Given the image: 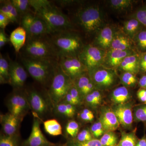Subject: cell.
Segmentation results:
<instances>
[{
	"label": "cell",
	"mask_w": 146,
	"mask_h": 146,
	"mask_svg": "<svg viewBox=\"0 0 146 146\" xmlns=\"http://www.w3.org/2000/svg\"><path fill=\"white\" fill-rule=\"evenodd\" d=\"M30 2L34 13L46 24L50 35L72 29L70 18L50 2L47 0H30Z\"/></svg>",
	"instance_id": "6da1fadb"
},
{
	"label": "cell",
	"mask_w": 146,
	"mask_h": 146,
	"mask_svg": "<svg viewBox=\"0 0 146 146\" xmlns=\"http://www.w3.org/2000/svg\"><path fill=\"white\" fill-rule=\"evenodd\" d=\"M50 38L58 57H78L85 45L81 37L72 31L50 35Z\"/></svg>",
	"instance_id": "7a4b0ae2"
},
{
	"label": "cell",
	"mask_w": 146,
	"mask_h": 146,
	"mask_svg": "<svg viewBox=\"0 0 146 146\" xmlns=\"http://www.w3.org/2000/svg\"><path fill=\"white\" fill-rule=\"evenodd\" d=\"M23 50V56L25 57L52 60L58 59L49 35L27 36Z\"/></svg>",
	"instance_id": "3957f363"
},
{
	"label": "cell",
	"mask_w": 146,
	"mask_h": 146,
	"mask_svg": "<svg viewBox=\"0 0 146 146\" xmlns=\"http://www.w3.org/2000/svg\"><path fill=\"white\" fill-rule=\"evenodd\" d=\"M22 64L35 80L42 84L52 80L58 60L38 59L23 56Z\"/></svg>",
	"instance_id": "277c9868"
},
{
	"label": "cell",
	"mask_w": 146,
	"mask_h": 146,
	"mask_svg": "<svg viewBox=\"0 0 146 146\" xmlns=\"http://www.w3.org/2000/svg\"><path fill=\"white\" fill-rule=\"evenodd\" d=\"M76 16L79 25L86 34H97L104 27V16L98 6L82 7L78 11Z\"/></svg>",
	"instance_id": "5b68a950"
},
{
	"label": "cell",
	"mask_w": 146,
	"mask_h": 146,
	"mask_svg": "<svg viewBox=\"0 0 146 146\" xmlns=\"http://www.w3.org/2000/svg\"><path fill=\"white\" fill-rule=\"evenodd\" d=\"M74 84L73 80L63 72L57 63L49 90L53 103L56 105L61 102Z\"/></svg>",
	"instance_id": "8992f818"
},
{
	"label": "cell",
	"mask_w": 146,
	"mask_h": 146,
	"mask_svg": "<svg viewBox=\"0 0 146 146\" xmlns=\"http://www.w3.org/2000/svg\"><path fill=\"white\" fill-rule=\"evenodd\" d=\"M106 53V51L93 44H88L84 46L78 57L88 72L102 66Z\"/></svg>",
	"instance_id": "52a82bcc"
},
{
	"label": "cell",
	"mask_w": 146,
	"mask_h": 146,
	"mask_svg": "<svg viewBox=\"0 0 146 146\" xmlns=\"http://www.w3.org/2000/svg\"><path fill=\"white\" fill-rule=\"evenodd\" d=\"M21 26L27 32V36H36L50 35V32L46 24L34 11L22 16Z\"/></svg>",
	"instance_id": "ba28073f"
},
{
	"label": "cell",
	"mask_w": 146,
	"mask_h": 146,
	"mask_svg": "<svg viewBox=\"0 0 146 146\" xmlns=\"http://www.w3.org/2000/svg\"><path fill=\"white\" fill-rule=\"evenodd\" d=\"M88 73L96 88L100 90L109 89L115 84L117 80V74L115 71L103 66Z\"/></svg>",
	"instance_id": "9c48e42d"
},
{
	"label": "cell",
	"mask_w": 146,
	"mask_h": 146,
	"mask_svg": "<svg viewBox=\"0 0 146 146\" xmlns=\"http://www.w3.org/2000/svg\"><path fill=\"white\" fill-rule=\"evenodd\" d=\"M58 63L61 70L72 80L88 72L87 69L78 57L75 56H60Z\"/></svg>",
	"instance_id": "30bf717a"
},
{
	"label": "cell",
	"mask_w": 146,
	"mask_h": 146,
	"mask_svg": "<svg viewBox=\"0 0 146 146\" xmlns=\"http://www.w3.org/2000/svg\"><path fill=\"white\" fill-rule=\"evenodd\" d=\"M9 112L19 119H23L30 107L27 97L20 93L12 94L8 100Z\"/></svg>",
	"instance_id": "8fae6325"
},
{
	"label": "cell",
	"mask_w": 146,
	"mask_h": 146,
	"mask_svg": "<svg viewBox=\"0 0 146 146\" xmlns=\"http://www.w3.org/2000/svg\"><path fill=\"white\" fill-rule=\"evenodd\" d=\"M10 64L9 83L15 89L23 88L28 77L27 72L23 65L9 59Z\"/></svg>",
	"instance_id": "7c38bea8"
},
{
	"label": "cell",
	"mask_w": 146,
	"mask_h": 146,
	"mask_svg": "<svg viewBox=\"0 0 146 146\" xmlns=\"http://www.w3.org/2000/svg\"><path fill=\"white\" fill-rule=\"evenodd\" d=\"M48 141L42 133L40 127V121L34 118L30 135L24 141L22 146H54Z\"/></svg>",
	"instance_id": "4fadbf2b"
},
{
	"label": "cell",
	"mask_w": 146,
	"mask_h": 146,
	"mask_svg": "<svg viewBox=\"0 0 146 146\" xmlns=\"http://www.w3.org/2000/svg\"><path fill=\"white\" fill-rule=\"evenodd\" d=\"M117 30L111 26L104 27L97 33L93 45L102 49L107 51L110 48Z\"/></svg>",
	"instance_id": "5bb4252c"
},
{
	"label": "cell",
	"mask_w": 146,
	"mask_h": 146,
	"mask_svg": "<svg viewBox=\"0 0 146 146\" xmlns=\"http://www.w3.org/2000/svg\"><path fill=\"white\" fill-rule=\"evenodd\" d=\"M135 53L133 50H108L106 51L104 62L102 66L112 70L114 68H118L122 61L126 57Z\"/></svg>",
	"instance_id": "9a60e30c"
},
{
	"label": "cell",
	"mask_w": 146,
	"mask_h": 146,
	"mask_svg": "<svg viewBox=\"0 0 146 146\" xmlns=\"http://www.w3.org/2000/svg\"><path fill=\"white\" fill-rule=\"evenodd\" d=\"M30 107L36 115L41 117L48 112L47 102L41 94L35 90L28 92L27 97Z\"/></svg>",
	"instance_id": "2e32d148"
},
{
	"label": "cell",
	"mask_w": 146,
	"mask_h": 146,
	"mask_svg": "<svg viewBox=\"0 0 146 146\" xmlns=\"http://www.w3.org/2000/svg\"><path fill=\"white\" fill-rule=\"evenodd\" d=\"M120 124L124 127H129L132 125L133 115L130 104H124L119 105L113 110Z\"/></svg>",
	"instance_id": "e0dca14e"
},
{
	"label": "cell",
	"mask_w": 146,
	"mask_h": 146,
	"mask_svg": "<svg viewBox=\"0 0 146 146\" xmlns=\"http://www.w3.org/2000/svg\"><path fill=\"white\" fill-rule=\"evenodd\" d=\"M1 117V122L5 134L8 136L17 134L16 132L21 122V119L10 112L3 115Z\"/></svg>",
	"instance_id": "ac0fdd59"
},
{
	"label": "cell",
	"mask_w": 146,
	"mask_h": 146,
	"mask_svg": "<svg viewBox=\"0 0 146 146\" xmlns=\"http://www.w3.org/2000/svg\"><path fill=\"white\" fill-rule=\"evenodd\" d=\"M104 130L105 132L113 131L117 129L120 123L114 111L109 109L103 110L100 117Z\"/></svg>",
	"instance_id": "d6986e66"
},
{
	"label": "cell",
	"mask_w": 146,
	"mask_h": 146,
	"mask_svg": "<svg viewBox=\"0 0 146 146\" xmlns=\"http://www.w3.org/2000/svg\"><path fill=\"white\" fill-rule=\"evenodd\" d=\"M133 40L123 32L117 31L109 49L127 50H133Z\"/></svg>",
	"instance_id": "ffe728a7"
},
{
	"label": "cell",
	"mask_w": 146,
	"mask_h": 146,
	"mask_svg": "<svg viewBox=\"0 0 146 146\" xmlns=\"http://www.w3.org/2000/svg\"><path fill=\"white\" fill-rule=\"evenodd\" d=\"M9 38L15 51L17 53L19 52L25 44L27 39V32L23 27H18L11 32Z\"/></svg>",
	"instance_id": "44dd1931"
},
{
	"label": "cell",
	"mask_w": 146,
	"mask_h": 146,
	"mask_svg": "<svg viewBox=\"0 0 146 146\" xmlns=\"http://www.w3.org/2000/svg\"><path fill=\"white\" fill-rule=\"evenodd\" d=\"M139 60L140 56L135 53L126 57L118 68L124 72H128L135 74L140 70Z\"/></svg>",
	"instance_id": "7402d4cb"
},
{
	"label": "cell",
	"mask_w": 146,
	"mask_h": 146,
	"mask_svg": "<svg viewBox=\"0 0 146 146\" xmlns=\"http://www.w3.org/2000/svg\"><path fill=\"white\" fill-rule=\"evenodd\" d=\"M143 26L136 19L133 18L125 21L123 27V32L133 40L135 36L143 30Z\"/></svg>",
	"instance_id": "603a6c76"
},
{
	"label": "cell",
	"mask_w": 146,
	"mask_h": 146,
	"mask_svg": "<svg viewBox=\"0 0 146 146\" xmlns=\"http://www.w3.org/2000/svg\"><path fill=\"white\" fill-rule=\"evenodd\" d=\"M130 92L125 86H120L115 89L111 95V99L115 104H124L130 98Z\"/></svg>",
	"instance_id": "cb8c5ba5"
},
{
	"label": "cell",
	"mask_w": 146,
	"mask_h": 146,
	"mask_svg": "<svg viewBox=\"0 0 146 146\" xmlns=\"http://www.w3.org/2000/svg\"><path fill=\"white\" fill-rule=\"evenodd\" d=\"M10 64L3 55L0 54V82L1 84L9 83Z\"/></svg>",
	"instance_id": "d4e9b609"
},
{
	"label": "cell",
	"mask_w": 146,
	"mask_h": 146,
	"mask_svg": "<svg viewBox=\"0 0 146 146\" xmlns=\"http://www.w3.org/2000/svg\"><path fill=\"white\" fill-rule=\"evenodd\" d=\"M44 125L46 132L51 136H57L62 134V127L56 120H46L44 122Z\"/></svg>",
	"instance_id": "484cf974"
},
{
	"label": "cell",
	"mask_w": 146,
	"mask_h": 146,
	"mask_svg": "<svg viewBox=\"0 0 146 146\" xmlns=\"http://www.w3.org/2000/svg\"><path fill=\"white\" fill-rule=\"evenodd\" d=\"M135 2L132 0H111L108 1V3L112 9L121 11L131 8Z\"/></svg>",
	"instance_id": "4316f807"
},
{
	"label": "cell",
	"mask_w": 146,
	"mask_h": 146,
	"mask_svg": "<svg viewBox=\"0 0 146 146\" xmlns=\"http://www.w3.org/2000/svg\"><path fill=\"white\" fill-rule=\"evenodd\" d=\"M11 3L15 6L21 18L27 13L33 12L30 0H11Z\"/></svg>",
	"instance_id": "83f0119b"
},
{
	"label": "cell",
	"mask_w": 146,
	"mask_h": 146,
	"mask_svg": "<svg viewBox=\"0 0 146 146\" xmlns=\"http://www.w3.org/2000/svg\"><path fill=\"white\" fill-rule=\"evenodd\" d=\"M91 80L88 72L82 75L74 80V84L78 90L81 97H82L84 91Z\"/></svg>",
	"instance_id": "f1b7e54d"
},
{
	"label": "cell",
	"mask_w": 146,
	"mask_h": 146,
	"mask_svg": "<svg viewBox=\"0 0 146 146\" xmlns=\"http://www.w3.org/2000/svg\"><path fill=\"white\" fill-rule=\"evenodd\" d=\"M56 108L58 113L68 117H73L75 113L74 106L66 102H60L56 104Z\"/></svg>",
	"instance_id": "f546056e"
},
{
	"label": "cell",
	"mask_w": 146,
	"mask_h": 146,
	"mask_svg": "<svg viewBox=\"0 0 146 146\" xmlns=\"http://www.w3.org/2000/svg\"><path fill=\"white\" fill-rule=\"evenodd\" d=\"M134 44L140 51L146 52V30H143L133 39Z\"/></svg>",
	"instance_id": "4dcf8cb0"
},
{
	"label": "cell",
	"mask_w": 146,
	"mask_h": 146,
	"mask_svg": "<svg viewBox=\"0 0 146 146\" xmlns=\"http://www.w3.org/2000/svg\"><path fill=\"white\" fill-rule=\"evenodd\" d=\"M100 141L103 146H117L118 144L117 137L112 131L106 132Z\"/></svg>",
	"instance_id": "1f68e13d"
},
{
	"label": "cell",
	"mask_w": 146,
	"mask_h": 146,
	"mask_svg": "<svg viewBox=\"0 0 146 146\" xmlns=\"http://www.w3.org/2000/svg\"><path fill=\"white\" fill-rule=\"evenodd\" d=\"M4 2L8 9L11 23H21V15L16 7L11 3V1H4Z\"/></svg>",
	"instance_id": "d6a6232c"
},
{
	"label": "cell",
	"mask_w": 146,
	"mask_h": 146,
	"mask_svg": "<svg viewBox=\"0 0 146 146\" xmlns=\"http://www.w3.org/2000/svg\"><path fill=\"white\" fill-rule=\"evenodd\" d=\"M0 146H20L18 135L8 136L4 134L1 135Z\"/></svg>",
	"instance_id": "836d02e7"
},
{
	"label": "cell",
	"mask_w": 146,
	"mask_h": 146,
	"mask_svg": "<svg viewBox=\"0 0 146 146\" xmlns=\"http://www.w3.org/2000/svg\"><path fill=\"white\" fill-rule=\"evenodd\" d=\"M122 83L126 87H132L135 86L137 82L135 74L128 72H124L120 76Z\"/></svg>",
	"instance_id": "e575fe53"
},
{
	"label": "cell",
	"mask_w": 146,
	"mask_h": 146,
	"mask_svg": "<svg viewBox=\"0 0 146 146\" xmlns=\"http://www.w3.org/2000/svg\"><path fill=\"white\" fill-rule=\"evenodd\" d=\"M137 143L134 133H125L123 134L117 146H136Z\"/></svg>",
	"instance_id": "d590c367"
},
{
	"label": "cell",
	"mask_w": 146,
	"mask_h": 146,
	"mask_svg": "<svg viewBox=\"0 0 146 146\" xmlns=\"http://www.w3.org/2000/svg\"><path fill=\"white\" fill-rule=\"evenodd\" d=\"M131 18L136 19L143 27L146 28V5L138 8L132 14Z\"/></svg>",
	"instance_id": "8d00e7d4"
},
{
	"label": "cell",
	"mask_w": 146,
	"mask_h": 146,
	"mask_svg": "<svg viewBox=\"0 0 146 146\" xmlns=\"http://www.w3.org/2000/svg\"><path fill=\"white\" fill-rule=\"evenodd\" d=\"M133 116L137 121L146 122V105L136 107L134 109Z\"/></svg>",
	"instance_id": "74e56055"
},
{
	"label": "cell",
	"mask_w": 146,
	"mask_h": 146,
	"mask_svg": "<svg viewBox=\"0 0 146 146\" xmlns=\"http://www.w3.org/2000/svg\"><path fill=\"white\" fill-rule=\"evenodd\" d=\"M79 129V126L78 123L74 121H70L66 126V132L72 137H75L77 136Z\"/></svg>",
	"instance_id": "f35d334b"
},
{
	"label": "cell",
	"mask_w": 146,
	"mask_h": 146,
	"mask_svg": "<svg viewBox=\"0 0 146 146\" xmlns=\"http://www.w3.org/2000/svg\"><path fill=\"white\" fill-rule=\"evenodd\" d=\"M104 131L101 122H97L94 123V124L91 126V132L92 135L98 138L104 133Z\"/></svg>",
	"instance_id": "ab89813d"
},
{
	"label": "cell",
	"mask_w": 146,
	"mask_h": 146,
	"mask_svg": "<svg viewBox=\"0 0 146 146\" xmlns=\"http://www.w3.org/2000/svg\"><path fill=\"white\" fill-rule=\"evenodd\" d=\"M93 138L92 133L87 129H84L77 136L78 142L81 143L90 141Z\"/></svg>",
	"instance_id": "60d3db41"
},
{
	"label": "cell",
	"mask_w": 146,
	"mask_h": 146,
	"mask_svg": "<svg viewBox=\"0 0 146 146\" xmlns=\"http://www.w3.org/2000/svg\"><path fill=\"white\" fill-rule=\"evenodd\" d=\"M73 146H103L100 140L92 139L90 141L85 142H76Z\"/></svg>",
	"instance_id": "b9f144b4"
},
{
	"label": "cell",
	"mask_w": 146,
	"mask_h": 146,
	"mask_svg": "<svg viewBox=\"0 0 146 146\" xmlns=\"http://www.w3.org/2000/svg\"><path fill=\"white\" fill-rule=\"evenodd\" d=\"M80 118L85 121H91L94 119V116L93 112L88 109H85L82 110L80 113Z\"/></svg>",
	"instance_id": "7bdbcfd3"
},
{
	"label": "cell",
	"mask_w": 146,
	"mask_h": 146,
	"mask_svg": "<svg viewBox=\"0 0 146 146\" xmlns=\"http://www.w3.org/2000/svg\"><path fill=\"white\" fill-rule=\"evenodd\" d=\"M69 93L70 94L73 99L75 101L76 104H78L80 103V98L81 96L78 90L75 86L74 84L71 87L69 91Z\"/></svg>",
	"instance_id": "ee69618b"
},
{
	"label": "cell",
	"mask_w": 146,
	"mask_h": 146,
	"mask_svg": "<svg viewBox=\"0 0 146 146\" xmlns=\"http://www.w3.org/2000/svg\"><path fill=\"white\" fill-rule=\"evenodd\" d=\"M10 42V38L6 34L5 29H0V48H1L8 42Z\"/></svg>",
	"instance_id": "f6af8a7d"
},
{
	"label": "cell",
	"mask_w": 146,
	"mask_h": 146,
	"mask_svg": "<svg viewBox=\"0 0 146 146\" xmlns=\"http://www.w3.org/2000/svg\"><path fill=\"white\" fill-rule=\"evenodd\" d=\"M11 23V21L8 16L0 12V28L3 29H5L6 27Z\"/></svg>",
	"instance_id": "bcb514c9"
},
{
	"label": "cell",
	"mask_w": 146,
	"mask_h": 146,
	"mask_svg": "<svg viewBox=\"0 0 146 146\" xmlns=\"http://www.w3.org/2000/svg\"><path fill=\"white\" fill-rule=\"evenodd\" d=\"M139 68L142 72H146V52L142 53L140 56Z\"/></svg>",
	"instance_id": "7dc6e473"
},
{
	"label": "cell",
	"mask_w": 146,
	"mask_h": 146,
	"mask_svg": "<svg viewBox=\"0 0 146 146\" xmlns=\"http://www.w3.org/2000/svg\"><path fill=\"white\" fill-rule=\"evenodd\" d=\"M85 98L86 102L90 105L96 106L99 104L92 93L86 95Z\"/></svg>",
	"instance_id": "c3c4849f"
},
{
	"label": "cell",
	"mask_w": 146,
	"mask_h": 146,
	"mask_svg": "<svg viewBox=\"0 0 146 146\" xmlns=\"http://www.w3.org/2000/svg\"><path fill=\"white\" fill-rule=\"evenodd\" d=\"M137 96L139 99L143 102L146 101V89L141 88L137 92Z\"/></svg>",
	"instance_id": "681fc988"
},
{
	"label": "cell",
	"mask_w": 146,
	"mask_h": 146,
	"mask_svg": "<svg viewBox=\"0 0 146 146\" xmlns=\"http://www.w3.org/2000/svg\"><path fill=\"white\" fill-rule=\"evenodd\" d=\"M64 100H65V102L67 103L72 105L73 106L77 105L75 101L73 99L72 97L71 96L70 94L69 93V91H68V94H66V96H65Z\"/></svg>",
	"instance_id": "f907efd6"
},
{
	"label": "cell",
	"mask_w": 146,
	"mask_h": 146,
	"mask_svg": "<svg viewBox=\"0 0 146 146\" xmlns=\"http://www.w3.org/2000/svg\"><path fill=\"white\" fill-rule=\"evenodd\" d=\"M91 93L93 94V96H94V98H95V99L96 100L98 104H99L102 101L101 94L99 91L97 90H94V91H92Z\"/></svg>",
	"instance_id": "816d5d0a"
},
{
	"label": "cell",
	"mask_w": 146,
	"mask_h": 146,
	"mask_svg": "<svg viewBox=\"0 0 146 146\" xmlns=\"http://www.w3.org/2000/svg\"><path fill=\"white\" fill-rule=\"evenodd\" d=\"M139 84L141 88L146 89V75L141 77L139 80Z\"/></svg>",
	"instance_id": "f5cc1de1"
},
{
	"label": "cell",
	"mask_w": 146,
	"mask_h": 146,
	"mask_svg": "<svg viewBox=\"0 0 146 146\" xmlns=\"http://www.w3.org/2000/svg\"><path fill=\"white\" fill-rule=\"evenodd\" d=\"M136 146H146V138L144 137L139 140L136 144Z\"/></svg>",
	"instance_id": "db71d44e"
},
{
	"label": "cell",
	"mask_w": 146,
	"mask_h": 146,
	"mask_svg": "<svg viewBox=\"0 0 146 146\" xmlns=\"http://www.w3.org/2000/svg\"><path fill=\"white\" fill-rule=\"evenodd\" d=\"M145 104H146V101L145 102Z\"/></svg>",
	"instance_id": "11a10c76"
}]
</instances>
